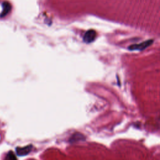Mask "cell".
I'll use <instances>...</instances> for the list:
<instances>
[{
    "mask_svg": "<svg viewBox=\"0 0 160 160\" xmlns=\"http://www.w3.org/2000/svg\"><path fill=\"white\" fill-rule=\"evenodd\" d=\"M11 10V5L9 2H4L2 3V11L1 13L0 16L1 18L6 16Z\"/></svg>",
    "mask_w": 160,
    "mask_h": 160,
    "instance_id": "277c9868",
    "label": "cell"
},
{
    "mask_svg": "<svg viewBox=\"0 0 160 160\" xmlns=\"http://www.w3.org/2000/svg\"><path fill=\"white\" fill-rule=\"evenodd\" d=\"M95 37L96 32L92 29H90L86 31L84 34L83 37V41L86 43H90L95 39Z\"/></svg>",
    "mask_w": 160,
    "mask_h": 160,
    "instance_id": "6da1fadb",
    "label": "cell"
},
{
    "mask_svg": "<svg viewBox=\"0 0 160 160\" xmlns=\"http://www.w3.org/2000/svg\"><path fill=\"white\" fill-rule=\"evenodd\" d=\"M32 148V146L31 145H28V146H26L24 147L16 148V153L19 156H26L31 152Z\"/></svg>",
    "mask_w": 160,
    "mask_h": 160,
    "instance_id": "7a4b0ae2",
    "label": "cell"
},
{
    "mask_svg": "<svg viewBox=\"0 0 160 160\" xmlns=\"http://www.w3.org/2000/svg\"><path fill=\"white\" fill-rule=\"evenodd\" d=\"M5 160H17V159H16V157L14 155V154L12 152L10 151L7 154Z\"/></svg>",
    "mask_w": 160,
    "mask_h": 160,
    "instance_id": "5b68a950",
    "label": "cell"
},
{
    "mask_svg": "<svg viewBox=\"0 0 160 160\" xmlns=\"http://www.w3.org/2000/svg\"><path fill=\"white\" fill-rule=\"evenodd\" d=\"M151 42H152V41L148 40V41L142 42L141 44L132 45V46H130L129 49L131 50H142V49H145L148 46H149L151 44Z\"/></svg>",
    "mask_w": 160,
    "mask_h": 160,
    "instance_id": "3957f363",
    "label": "cell"
}]
</instances>
